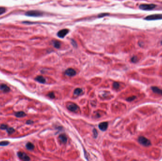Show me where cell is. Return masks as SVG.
<instances>
[{"label":"cell","mask_w":162,"mask_h":161,"mask_svg":"<svg viewBox=\"0 0 162 161\" xmlns=\"http://www.w3.org/2000/svg\"><path fill=\"white\" fill-rule=\"evenodd\" d=\"M69 30L68 29H63L62 30H60L58 32V36L59 38H63L65 36L69 33Z\"/></svg>","instance_id":"cell-5"},{"label":"cell","mask_w":162,"mask_h":161,"mask_svg":"<svg viewBox=\"0 0 162 161\" xmlns=\"http://www.w3.org/2000/svg\"><path fill=\"white\" fill-rule=\"evenodd\" d=\"M161 44H162V40L161 41Z\"/></svg>","instance_id":"cell-29"},{"label":"cell","mask_w":162,"mask_h":161,"mask_svg":"<svg viewBox=\"0 0 162 161\" xmlns=\"http://www.w3.org/2000/svg\"><path fill=\"white\" fill-rule=\"evenodd\" d=\"M9 143H10L8 141H2V142H0V146H5L9 145Z\"/></svg>","instance_id":"cell-19"},{"label":"cell","mask_w":162,"mask_h":161,"mask_svg":"<svg viewBox=\"0 0 162 161\" xmlns=\"http://www.w3.org/2000/svg\"><path fill=\"white\" fill-rule=\"evenodd\" d=\"M48 96L51 98H54L55 97V95L53 92H50L48 94Z\"/></svg>","instance_id":"cell-26"},{"label":"cell","mask_w":162,"mask_h":161,"mask_svg":"<svg viewBox=\"0 0 162 161\" xmlns=\"http://www.w3.org/2000/svg\"><path fill=\"white\" fill-rule=\"evenodd\" d=\"M131 61H132V62H133V63H136V62L137 61V60H138L137 57L136 56H133V57L131 58Z\"/></svg>","instance_id":"cell-22"},{"label":"cell","mask_w":162,"mask_h":161,"mask_svg":"<svg viewBox=\"0 0 162 161\" xmlns=\"http://www.w3.org/2000/svg\"><path fill=\"white\" fill-rule=\"evenodd\" d=\"M138 141L139 144L144 147H149L151 145V141L145 137L140 136L138 138Z\"/></svg>","instance_id":"cell-1"},{"label":"cell","mask_w":162,"mask_h":161,"mask_svg":"<svg viewBox=\"0 0 162 161\" xmlns=\"http://www.w3.org/2000/svg\"><path fill=\"white\" fill-rule=\"evenodd\" d=\"M68 109L72 112H75L77 109V106L75 104H69L67 105Z\"/></svg>","instance_id":"cell-11"},{"label":"cell","mask_w":162,"mask_h":161,"mask_svg":"<svg viewBox=\"0 0 162 161\" xmlns=\"http://www.w3.org/2000/svg\"><path fill=\"white\" fill-rule=\"evenodd\" d=\"M26 147L29 150H32L34 148V145L32 143H30V142H29L26 144Z\"/></svg>","instance_id":"cell-16"},{"label":"cell","mask_w":162,"mask_h":161,"mask_svg":"<svg viewBox=\"0 0 162 161\" xmlns=\"http://www.w3.org/2000/svg\"><path fill=\"white\" fill-rule=\"evenodd\" d=\"M146 20H162V14H155L150 15L144 19Z\"/></svg>","instance_id":"cell-2"},{"label":"cell","mask_w":162,"mask_h":161,"mask_svg":"<svg viewBox=\"0 0 162 161\" xmlns=\"http://www.w3.org/2000/svg\"><path fill=\"white\" fill-rule=\"evenodd\" d=\"M0 90L4 93H7L10 91V88L4 84H0Z\"/></svg>","instance_id":"cell-8"},{"label":"cell","mask_w":162,"mask_h":161,"mask_svg":"<svg viewBox=\"0 0 162 161\" xmlns=\"http://www.w3.org/2000/svg\"><path fill=\"white\" fill-rule=\"evenodd\" d=\"M25 15L29 17H40L43 15V13L41 12L36 10H32L28 11L25 13Z\"/></svg>","instance_id":"cell-3"},{"label":"cell","mask_w":162,"mask_h":161,"mask_svg":"<svg viewBox=\"0 0 162 161\" xmlns=\"http://www.w3.org/2000/svg\"><path fill=\"white\" fill-rule=\"evenodd\" d=\"M53 46L57 49L60 48L61 47V43L59 41L57 40L53 41Z\"/></svg>","instance_id":"cell-15"},{"label":"cell","mask_w":162,"mask_h":161,"mask_svg":"<svg viewBox=\"0 0 162 161\" xmlns=\"http://www.w3.org/2000/svg\"><path fill=\"white\" fill-rule=\"evenodd\" d=\"M35 80L40 83H45V79L42 76H37Z\"/></svg>","instance_id":"cell-13"},{"label":"cell","mask_w":162,"mask_h":161,"mask_svg":"<svg viewBox=\"0 0 162 161\" xmlns=\"http://www.w3.org/2000/svg\"><path fill=\"white\" fill-rule=\"evenodd\" d=\"M18 156L21 160L24 161H29L30 160L29 157L24 152H19L18 153Z\"/></svg>","instance_id":"cell-6"},{"label":"cell","mask_w":162,"mask_h":161,"mask_svg":"<svg viewBox=\"0 0 162 161\" xmlns=\"http://www.w3.org/2000/svg\"><path fill=\"white\" fill-rule=\"evenodd\" d=\"M109 15V14L106 13L100 14H99L98 15V17L99 18H102V17H105V16H108Z\"/></svg>","instance_id":"cell-24"},{"label":"cell","mask_w":162,"mask_h":161,"mask_svg":"<svg viewBox=\"0 0 162 161\" xmlns=\"http://www.w3.org/2000/svg\"><path fill=\"white\" fill-rule=\"evenodd\" d=\"M136 98V96H131V97H128V98H127L126 100L127 101H129V102H131V101L134 100Z\"/></svg>","instance_id":"cell-20"},{"label":"cell","mask_w":162,"mask_h":161,"mask_svg":"<svg viewBox=\"0 0 162 161\" xmlns=\"http://www.w3.org/2000/svg\"><path fill=\"white\" fill-rule=\"evenodd\" d=\"M113 87L116 89H118V88H119V84L118 83V82H114L113 84Z\"/></svg>","instance_id":"cell-23"},{"label":"cell","mask_w":162,"mask_h":161,"mask_svg":"<svg viewBox=\"0 0 162 161\" xmlns=\"http://www.w3.org/2000/svg\"><path fill=\"white\" fill-rule=\"evenodd\" d=\"M33 123V121L31 120H28L26 122V123L27 124H32Z\"/></svg>","instance_id":"cell-28"},{"label":"cell","mask_w":162,"mask_h":161,"mask_svg":"<svg viewBox=\"0 0 162 161\" xmlns=\"http://www.w3.org/2000/svg\"><path fill=\"white\" fill-rule=\"evenodd\" d=\"M8 126L5 124H2L0 126V128L1 129H6L8 127Z\"/></svg>","instance_id":"cell-27"},{"label":"cell","mask_w":162,"mask_h":161,"mask_svg":"<svg viewBox=\"0 0 162 161\" xmlns=\"http://www.w3.org/2000/svg\"><path fill=\"white\" fill-rule=\"evenodd\" d=\"M6 12V9L4 7H0V15L5 13Z\"/></svg>","instance_id":"cell-21"},{"label":"cell","mask_w":162,"mask_h":161,"mask_svg":"<svg viewBox=\"0 0 162 161\" xmlns=\"http://www.w3.org/2000/svg\"><path fill=\"white\" fill-rule=\"evenodd\" d=\"M93 133L94 138H96L98 136V132L97 131V130L95 129V128H94L93 130Z\"/></svg>","instance_id":"cell-25"},{"label":"cell","mask_w":162,"mask_h":161,"mask_svg":"<svg viewBox=\"0 0 162 161\" xmlns=\"http://www.w3.org/2000/svg\"><path fill=\"white\" fill-rule=\"evenodd\" d=\"M59 139L60 140V141H61L62 143L65 144L67 142V137L64 134L60 135L59 137Z\"/></svg>","instance_id":"cell-12"},{"label":"cell","mask_w":162,"mask_h":161,"mask_svg":"<svg viewBox=\"0 0 162 161\" xmlns=\"http://www.w3.org/2000/svg\"><path fill=\"white\" fill-rule=\"evenodd\" d=\"M6 130L9 134H12L15 132V129L13 127H8Z\"/></svg>","instance_id":"cell-18"},{"label":"cell","mask_w":162,"mask_h":161,"mask_svg":"<svg viewBox=\"0 0 162 161\" xmlns=\"http://www.w3.org/2000/svg\"><path fill=\"white\" fill-rule=\"evenodd\" d=\"M151 89L154 93H155L156 94L162 95V89L157 87H151Z\"/></svg>","instance_id":"cell-10"},{"label":"cell","mask_w":162,"mask_h":161,"mask_svg":"<svg viewBox=\"0 0 162 161\" xmlns=\"http://www.w3.org/2000/svg\"><path fill=\"white\" fill-rule=\"evenodd\" d=\"M82 92H83V90L81 88H76L74 90V94L75 95H79L80 94H82Z\"/></svg>","instance_id":"cell-17"},{"label":"cell","mask_w":162,"mask_h":161,"mask_svg":"<svg viewBox=\"0 0 162 161\" xmlns=\"http://www.w3.org/2000/svg\"><path fill=\"white\" fill-rule=\"evenodd\" d=\"M108 126V123L107 122H102L99 125V128L102 131H105L107 129Z\"/></svg>","instance_id":"cell-9"},{"label":"cell","mask_w":162,"mask_h":161,"mask_svg":"<svg viewBox=\"0 0 162 161\" xmlns=\"http://www.w3.org/2000/svg\"><path fill=\"white\" fill-rule=\"evenodd\" d=\"M15 115L19 118H20V117H24L26 115V114L22 111H20V112H18L15 113Z\"/></svg>","instance_id":"cell-14"},{"label":"cell","mask_w":162,"mask_h":161,"mask_svg":"<svg viewBox=\"0 0 162 161\" xmlns=\"http://www.w3.org/2000/svg\"><path fill=\"white\" fill-rule=\"evenodd\" d=\"M76 71L74 69L72 68H69L67 69L65 71V74L69 77H73L76 75Z\"/></svg>","instance_id":"cell-7"},{"label":"cell","mask_w":162,"mask_h":161,"mask_svg":"<svg viewBox=\"0 0 162 161\" xmlns=\"http://www.w3.org/2000/svg\"><path fill=\"white\" fill-rule=\"evenodd\" d=\"M156 6L155 4H142L139 6V8L142 10L149 11L153 10Z\"/></svg>","instance_id":"cell-4"}]
</instances>
